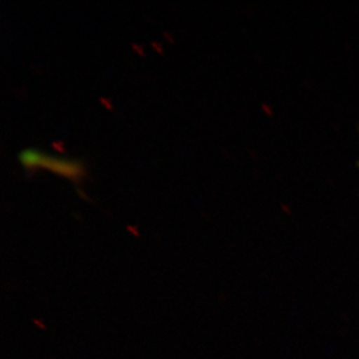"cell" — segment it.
<instances>
[{"mask_svg":"<svg viewBox=\"0 0 359 359\" xmlns=\"http://www.w3.org/2000/svg\"><path fill=\"white\" fill-rule=\"evenodd\" d=\"M18 160L26 169L36 168L50 170L57 175L77 182L85 175L84 162L79 158L60 156L36 148H25L18 154Z\"/></svg>","mask_w":359,"mask_h":359,"instance_id":"6da1fadb","label":"cell"},{"mask_svg":"<svg viewBox=\"0 0 359 359\" xmlns=\"http://www.w3.org/2000/svg\"><path fill=\"white\" fill-rule=\"evenodd\" d=\"M33 323H34V325H36L38 328L42 329V330H46V329H47V327L44 325L43 322L41 321L40 319H36V318H34V319H33Z\"/></svg>","mask_w":359,"mask_h":359,"instance_id":"7a4b0ae2","label":"cell"}]
</instances>
